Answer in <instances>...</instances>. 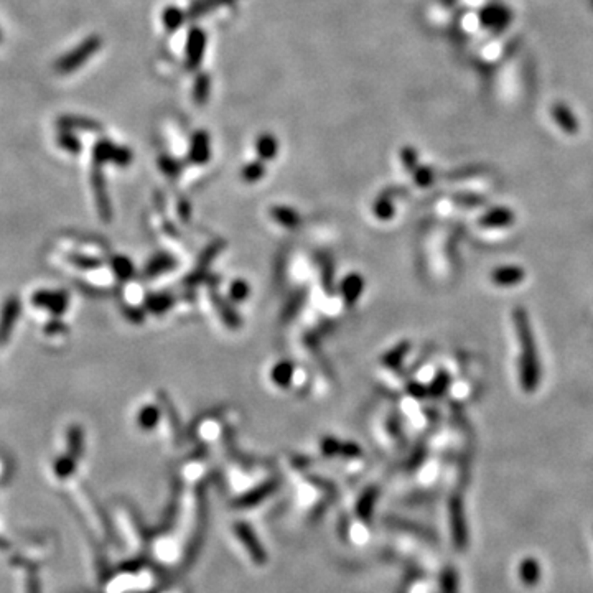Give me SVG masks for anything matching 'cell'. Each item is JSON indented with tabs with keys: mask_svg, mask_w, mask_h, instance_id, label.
I'll use <instances>...</instances> for the list:
<instances>
[{
	"mask_svg": "<svg viewBox=\"0 0 593 593\" xmlns=\"http://www.w3.org/2000/svg\"><path fill=\"white\" fill-rule=\"evenodd\" d=\"M101 47V40L98 36H91L86 41H83L79 47L71 50L68 55H65L56 61V71L61 74H68L81 68V65L89 60L91 56L98 52V48Z\"/></svg>",
	"mask_w": 593,
	"mask_h": 593,
	"instance_id": "6da1fadb",
	"label": "cell"
},
{
	"mask_svg": "<svg viewBox=\"0 0 593 593\" xmlns=\"http://www.w3.org/2000/svg\"><path fill=\"white\" fill-rule=\"evenodd\" d=\"M32 303L33 307L47 310L53 316H61L69 307V295L65 290L41 289L32 295Z\"/></svg>",
	"mask_w": 593,
	"mask_h": 593,
	"instance_id": "7a4b0ae2",
	"label": "cell"
},
{
	"mask_svg": "<svg viewBox=\"0 0 593 593\" xmlns=\"http://www.w3.org/2000/svg\"><path fill=\"white\" fill-rule=\"evenodd\" d=\"M22 313V302L17 295L8 296L0 310V345H6Z\"/></svg>",
	"mask_w": 593,
	"mask_h": 593,
	"instance_id": "3957f363",
	"label": "cell"
},
{
	"mask_svg": "<svg viewBox=\"0 0 593 593\" xmlns=\"http://www.w3.org/2000/svg\"><path fill=\"white\" fill-rule=\"evenodd\" d=\"M94 160L96 164H107V162H111V164L124 166L131 164L132 153L131 150H127L125 147H116L109 140H101L98 142L94 147Z\"/></svg>",
	"mask_w": 593,
	"mask_h": 593,
	"instance_id": "277c9868",
	"label": "cell"
},
{
	"mask_svg": "<svg viewBox=\"0 0 593 593\" xmlns=\"http://www.w3.org/2000/svg\"><path fill=\"white\" fill-rule=\"evenodd\" d=\"M204 45H206V36L200 28H193L188 35L186 43V66L188 69H195L200 65L203 58Z\"/></svg>",
	"mask_w": 593,
	"mask_h": 593,
	"instance_id": "5b68a950",
	"label": "cell"
},
{
	"mask_svg": "<svg viewBox=\"0 0 593 593\" xmlns=\"http://www.w3.org/2000/svg\"><path fill=\"white\" fill-rule=\"evenodd\" d=\"M482 22L486 28L495 32H503L511 22V12L501 6H490L482 12Z\"/></svg>",
	"mask_w": 593,
	"mask_h": 593,
	"instance_id": "8992f818",
	"label": "cell"
},
{
	"mask_svg": "<svg viewBox=\"0 0 593 593\" xmlns=\"http://www.w3.org/2000/svg\"><path fill=\"white\" fill-rule=\"evenodd\" d=\"M93 191L96 196V206H98L99 216L104 221H109L111 219V203H109V196H107V190H106V182H104V177L101 173L96 170L93 175Z\"/></svg>",
	"mask_w": 593,
	"mask_h": 593,
	"instance_id": "52a82bcc",
	"label": "cell"
},
{
	"mask_svg": "<svg viewBox=\"0 0 593 593\" xmlns=\"http://www.w3.org/2000/svg\"><path fill=\"white\" fill-rule=\"evenodd\" d=\"M66 444H68V453L71 457H81L83 446H85V432L79 425H71L66 432Z\"/></svg>",
	"mask_w": 593,
	"mask_h": 593,
	"instance_id": "ba28073f",
	"label": "cell"
},
{
	"mask_svg": "<svg viewBox=\"0 0 593 593\" xmlns=\"http://www.w3.org/2000/svg\"><path fill=\"white\" fill-rule=\"evenodd\" d=\"M552 116L555 118V120H557V124L561 125V127L565 132L575 133V131H577V122H575L574 114H572V112L569 109H567V107L563 106V104H561V103L554 104V106H552Z\"/></svg>",
	"mask_w": 593,
	"mask_h": 593,
	"instance_id": "9c48e42d",
	"label": "cell"
},
{
	"mask_svg": "<svg viewBox=\"0 0 593 593\" xmlns=\"http://www.w3.org/2000/svg\"><path fill=\"white\" fill-rule=\"evenodd\" d=\"M210 155V147H208V137L206 133H198L193 140V147H191V160L204 164Z\"/></svg>",
	"mask_w": 593,
	"mask_h": 593,
	"instance_id": "30bf717a",
	"label": "cell"
},
{
	"mask_svg": "<svg viewBox=\"0 0 593 593\" xmlns=\"http://www.w3.org/2000/svg\"><path fill=\"white\" fill-rule=\"evenodd\" d=\"M68 261L71 266L78 267V269H83V270L98 269V267L101 266V261H99V259L85 256V254H69Z\"/></svg>",
	"mask_w": 593,
	"mask_h": 593,
	"instance_id": "8fae6325",
	"label": "cell"
},
{
	"mask_svg": "<svg viewBox=\"0 0 593 593\" xmlns=\"http://www.w3.org/2000/svg\"><path fill=\"white\" fill-rule=\"evenodd\" d=\"M111 267L112 270H114V274L118 275V279H129L133 274V267L127 257H114L111 262Z\"/></svg>",
	"mask_w": 593,
	"mask_h": 593,
	"instance_id": "7c38bea8",
	"label": "cell"
},
{
	"mask_svg": "<svg viewBox=\"0 0 593 593\" xmlns=\"http://www.w3.org/2000/svg\"><path fill=\"white\" fill-rule=\"evenodd\" d=\"M74 460H76V458L71 457L69 453H65L63 457L56 458L55 473H56L58 478H66V476H69L71 473H73L74 463H76Z\"/></svg>",
	"mask_w": 593,
	"mask_h": 593,
	"instance_id": "4fadbf2b",
	"label": "cell"
},
{
	"mask_svg": "<svg viewBox=\"0 0 593 593\" xmlns=\"http://www.w3.org/2000/svg\"><path fill=\"white\" fill-rule=\"evenodd\" d=\"M257 152L262 158H272L277 152V142L272 136H262L257 142Z\"/></svg>",
	"mask_w": 593,
	"mask_h": 593,
	"instance_id": "5bb4252c",
	"label": "cell"
},
{
	"mask_svg": "<svg viewBox=\"0 0 593 593\" xmlns=\"http://www.w3.org/2000/svg\"><path fill=\"white\" fill-rule=\"evenodd\" d=\"M56 142H58V147L66 150V152H69V153L81 152V142H79L76 137L73 136V133L63 132V133H60V137H58Z\"/></svg>",
	"mask_w": 593,
	"mask_h": 593,
	"instance_id": "9a60e30c",
	"label": "cell"
},
{
	"mask_svg": "<svg viewBox=\"0 0 593 593\" xmlns=\"http://www.w3.org/2000/svg\"><path fill=\"white\" fill-rule=\"evenodd\" d=\"M137 420H139V425L142 429H152L158 420V411L152 406L144 407L140 411L139 417H137Z\"/></svg>",
	"mask_w": 593,
	"mask_h": 593,
	"instance_id": "2e32d148",
	"label": "cell"
},
{
	"mask_svg": "<svg viewBox=\"0 0 593 593\" xmlns=\"http://www.w3.org/2000/svg\"><path fill=\"white\" fill-rule=\"evenodd\" d=\"M183 20H185V14H183L182 10H178V8H166L165 14H164V22L166 25V28L169 30H177L180 25L183 23Z\"/></svg>",
	"mask_w": 593,
	"mask_h": 593,
	"instance_id": "e0dca14e",
	"label": "cell"
},
{
	"mask_svg": "<svg viewBox=\"0 0 593 593\" xmlns=\"http://www.w3.org/2000/svg\"><path fill=\"white\" fill-rule=\"evenodd\" d=\"M45 335L48 336H58V335H66L68 333V325L63 323L60 319H53L52 321H48L47 325H45L43 328Z\"/></svg>",
	"mask_w": 593,
	"mask_h": 593,
	"instance_id": "ac0fdd59",
	"label": "cell"
},
{
	"mask_svg": "<svg viewBox=\"0 0 593 593\" xmlns=\"http://www.w3.org/2000/svg\"><path fill=\"white\" fill-rule=\"evenodd\" d=\"M208 91H210V79L206 76H202L196 81V87H195V98L198 103H203L204 99H206Z\"/></svg>",
	"mask_w": 593,
	"mask_h": 593,
	"instance_id": "d6986e66",
	"label": "cell"
},
{
	"mask_svg": "<svg viewBox=\"0 0 593 593\" xmlns=\"http://www.w3.org/2000/svg\"><path fill=\"white\" fill-rule=\"evenodd\" d=\"M275 369H277L275 371V381H277L279 384H282V386H285L287 381H289L290 376H292V367L289 365H282V366L275 367Z\"/></svg>",
	"mask_w": 593,
	"mask_h": 593,
	"instance_id": "ffe728a7",
	"label": "cell"
},
{
	"mask_svg": "<svg viewBox=\"0 0 593 593\" xmlns=\"http://www.w3.org/2000/svg\"><path fill=\"white\" fill-rule=\"evenodd\" d=\"M262 173H264V169L259 164H252L244 169V178L248 180V182H254V180L261 178Z\"/></svg>",
	"mask_w": 593,
	"mask_h": 593,
	"instance_id": "44dd1931",
	"label": "cell"
},
{
	"mask_svg": "<svg viewBox=\"0 0 593 593\" xmlns=\"http://www.w3.org/2000/svg\"><path fill=\"white\" fill-rule=\"evenodd\" d=\"M242 294H246V289L242 287V283L241 282L235 283V285H233V295L237 296V299H241Z\"/></svg>",
	"mask_w": 593,
	"mask_h": 593,
	"instance_id": "7402d4cb",
	"label": "cell"
},
{
	"mask_svg": "<svg viewBox=\"0 0 593 593\" xmlns=\"http://www.w3.org/2000/svg\"><path fill=\"white\" fill-rule=\"evenodd\" d=\"M592 2H593V0H592Z\"/></svg>",
	"mask_w": 593,
	"mask_h": 593,
	"instance_id": "603a6c76",
	"label": "cell"
}]
</instances>
